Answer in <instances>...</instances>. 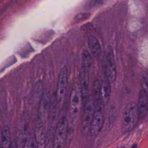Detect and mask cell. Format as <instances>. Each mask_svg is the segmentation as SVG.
Listing matches in <instances>:
<instances>
[{
	"mask_svg": "<svg viewBox=\"0 0 148 148\" xmlns=\"http://www.w3.org/2000/svg\"><path fill=\"white\" fill-rule=\"evenodd\" d=\"M139 120V113L136 103L131 101L124 108L121 123L123 132L126 133L132 131L136 127Z\"/></svg>",
	"mask_w": 148,
	"mask_h": 148,
	"instance_id": "1",
	"label": "cell"
},
{
	"mask_svg": "<svg viewBox=\"0 0 148 148\" xmlns=\"http://www.w3.org/2000/svg\"><path fill=\"white\" fill-rule=\"evenodd\" d=\"M39 145L35 140L34 138H31L28 141L27 148H39Z\"/></svg>",
	"mask_w": 148,
	"mask_h": 148,
	"instance_id": "18",
	"label": "cell"
},
{
	"mask_svg": "<svg viewBox=\"0 0 148 148\" xmlns=\"http://www.w3.org/2000/svg\"><path fill=\"white\" fill-rule=\"evenodd\" d=\"M45 120L37 117L35 124V139L39 146H43L47 139L46 125Z\"/></svg>",
	"mask_w": 148,
	"mask_h": 148,
	"instance_id": "8",
	"label": "cell"
},
{
	"mask_svg": "<svg viewBox=\"0 0 148 148\" xmlns=\"http://www.w3.org/2000/svg\"><path fill=\"white\" fill-rule=\"evenodd\" d=\"M141 86L142 89L147 92L148 90V76L147 72L143 71L141 76Z\"/></svg>",
	"mask_w": 148,
	"mask_h": 148,
	"instance_id": "16",
	"label": "cell"
},
{
	"mask_svg": "<svg viewBox=\"0 0 148 148\" xmlns=\"http://www.w3.org/2000/svg\"><path fill=\"white\" fill-rule=\"evenodd\" d=\"M88 45L91 53L94 56H98L101 52V45L98 39L93 36H90L88 39Z\"/></svg>",
	"mask_w": 148,
	"mask_h": 148,
	"instance_id": "14",
	"label": "cell"
},
{
	"mask_svg": "<svg viewBox=\"0 0 148 148\" xmlns=\"http://www.w3.org/2000/svg\"><path fill=\"white\" fill-rule=\"evenodd\" d=\"M104 69L106 80L109 83H114L116 79V68L113 51L110 47L107 49L105 56Z\"/></svg>",
	"mask_w": 148,
	"mask_h": 148,
	"instance_id": "6",
	"label": "cell"
},
{
	"mask_svg": "<svg viewBox=\"0 0 148 148\" xmlns=\"http://www.w3.org/2000/svg\"><path fill=\"white\" fill-rule=\"evenodd\" d=\"M89 69L83 66H82L79 72V87L82 92L83 98H86L87 97L90 83L89 77Z\"/></svg>",
	"mask_w": 148,
	"mask_h": 148,
	"instance_id": "9",
	"label": "cell"
},
{
	"mask_svg": "<svg viewBox=\"0 0 148 148\" xmlns=\"http://www.w3.org/2000/svg\"><path fill=\"white\" fill-rule=\"evenodd\" d=\"M11 142L9 127L5 125L3 127L1 133L0 148H9Z\"/></svg>",
	"mask_w": 148,
	"mask_h": 148,
	"instance_id": "13",
	"label": "cell"
},
{
	"mask_svg": "<svg viewBox=\"0 0 148 148\" xmlns=\"http://www.w3.org/2000/svg\"><path fill=\"white\" fill-rule=\"evenodd\" d=\"M82 58V65L89 69L91 65V57L87 50H84L83 51Z\"/></svg>",
	"mask_w": 148,
	"mask_h": 148,
	"instance_id": "15",
	"label": "cell"
},
{
	"mask_svg": "<svg viewBox=\"0 0 148 148\" xmlns=\"http://www.w3.org/2000/svg\"><path fill=\"white\" fill-rule=\"evenodd\" d=\"M104 122V104L101 99L95 102L93 116L91 121L89 131L93 136H97L101 132Z\"/></svg>",
	"mask_w": 148,
	"mask_h": 148,
	"instance_id": "3",
	"label": "cell"
},
{
	"mask_svg": "<svg viewBox=\"0 0 148 148\" xmlns=\"http://www.w3.org/2000/svg\"><path fill=\"white\" fill-rule=\"evenodd\" d=\"M68 134V121L65 116L57 123L53 139V148H65Z\"/></svg>",
	"mask_w": 148,
	"mask_h": 148,
	"instance_id": "2",
	"label": "cell"
},
{
	"mask_svg": "<svg viewBox=\"0 0 148 148\" xmlns=\"http://www.w3.org/2000/svg\"><path fill=\"white\" fill-rule=\"evenodd\" d=\"M9 148H17V146L16 143L15 142H14V141L11 142Z\"/></svg>",
	"mask_w": 148,
	"mask_h": 148,
	"instance_id": "19",
	"label": "cell"
},
{
	"mask_svg": "<svg viewBox=\"0 0 148 148\" xmlns=\"http://www.w3.org/2000/svg\"><path fill=\"white\" fill-rule=\"evenodd\" d=\"M86 98L82 119V128L83 132L89 131L95 106V101L92 95L87 97Z\"/></svg>",
	"mask_w": 148,
	"mask_h": 148,
	"instance_id": "5",
	"label": "cell"
},
{
	"mask_svg": "<svg viewBox=\"0 0 148 148\" xmlns=\"http://www.w3.org/2000/svg\"><path fill=\"white\" fill-rule=\"evenodd\" d=\"M110 85V83H109L107 80L102 81L101 84H100V99L102 103L104 104V105L106 104L110 99L111 93V88Z\"/></svg>",
	"mask_w": 148,
	"mask_h": 148,
	"instance_id": "12",
	"label": "cell"
},
{
	"mask_svg": "<svg viewBox=\"0 0 148 148\" xmlns=\"http://www.w3.org/2000/svg\"><path fill=\"white\" fill-rule=\"evenodd\" d=\"M83 97L82 92L77 84H73L70 96L69 101V112L73 120H75L79 113L82 103Z\"/></svg>",
	"mask_w": 148,
	"mask_h": 148,
	"instance_id": "4",
	"label": "cell"
},
{
	"mask_svg": "<svg viewBox=\"0 0 148 148\" xmlns=\"http://www.w3.org/2000/svg\"><path fill=\"white\" fill-rule=\"evenodd\" d=\"M90 16V13H78L75 17L76 21H82L87 19Z\"/></svg>",
	"mask_w": 148,
	"mask_h": 148,
	"instance_id": "17",
	"label": "cell"
},
{
	"mask_svg": "<svg viewBox=\"0 0 148 148\" xmlns=\"http://www.w3.org/2000/svg\"><path fill=\"white\" fill-rule=\"evenodd\" d=\"M68 87V71L66 67L61 69L57 83L56 97L58 103H61L66 95Z\"/></svg>",
	"mask_w": 148,
	"mask_h": 148,
	"instance_id": "7",
	"label": "cell"
},
{
	"mask_svg": "<svg viewBox=\"0 0 148 148\" xmlns=\"http://www.w3.org/2000/svg\"><path fill=\"white\" fill-rule=\"evenodd\" d=\"M95 3L98 5H101L105 1V0H94Z\"/></svg>",
	"mask_w": 148,
	"mask_h": 148,
	"instance_id": "20",
	"label": "cell"
},
{
	"mask_svg": "<svg viewBox=\"0 0 148 148\" xmlns=\"http://www.w3.org/2000/svg\"><path fill=\"white\" fill-rule=\"evenodd\" d=\"M136 105L139 113V118H144L146 116L147 112V92L142 89L140 90L138 94V99Z\"/></svg>",
	"mask_w": 148,
	"mask_h": 148,
	"instance_id": "10",
	"label": "cell"
},
{
	"mask_svg": "<svg viewBox=\"0 0 148 148\" xmlns=\"http://www.w3.org/2000/svg\"><path fill=\"white\" fill-rule=\"evenodd\" d=\"M50 106V95L48 92H45L42 97L39 107L38 117L46 121Z\"/></svg>",
	"mask_w": 148,
	"mask_h": 148,
	"instance_id": "11",
	"label": "cell"
}]
</instances>
